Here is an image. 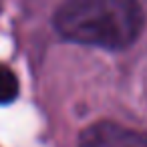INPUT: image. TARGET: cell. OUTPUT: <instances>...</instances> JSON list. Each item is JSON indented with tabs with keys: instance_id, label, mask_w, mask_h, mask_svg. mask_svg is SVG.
Instances as JSON below:
<instances>
[{
	"instance_id": "6da1fadb",
	"label": "cell",
	"mask_w": 147,
	"mask_h": 147,
	"mask_svg": "<svg viewBox=\"0 0 147 147\" xmlns=\"http://www.w3.org/2000/svg\"><path fill=\"white\" fill-rule=\"evenodd\" d=\"M143 24L139 0H65L55 14V28L63 38L107 51L131 47Z\"/></svg>"
},
{
	"instance_id": "7a4b0ae2",
	"label": "cell",
	"mask_w": 147,
	"mask_h": 147,
	"mask_svg": "<svg viewBox=\"0 0 147 147\" xmlns=\"http://www.w3.org/2000/svg\"><path fill=\"white\" fill-rule=\"evenodd\" d=\"M79 147H147V133L113 121H99L81 133Z\"/></svg>"
},
{
	"instance_id": "3957f363",
	"label": "cell",
	"mask_w": 147,
	"mask_h": 147,
	"mask_svg": "<svg viewBox=\"0 0 147 147\" xmlns=\"http://www.w3.org/2000/svg\"><path fill=\"white\" fill-rule=\"evenodd\" d=\"M18 97V79L10 67L0 65V105L12 103Z\"/></svg>"
}]
</instances>
